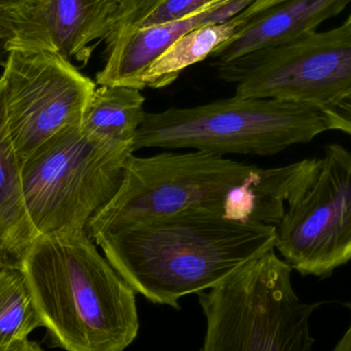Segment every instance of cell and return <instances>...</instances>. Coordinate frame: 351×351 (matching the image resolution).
I'll list each match as a JSON object with an SVG mask.
<instances>
[{"label":"cell","mask_w":351,"mask_h":351,"mask_svg":"<svg viewBox=\"0 0 351 351\" xmlns=\"http://www.w3.org/2000/svg\"><path fill=\"white\" fill-rule=\"evenodd\" d=\"M329 131H340L351 137V94L346 98L322 107Z\"/></svg>","instance_id":"18"},{"label":"cell","mask_w":351,"mask_h":351,"mask_svg":"<svg viewBox=\"0 0 351 351\" xmlns=\"http://www.w3.org/2000/svg\"><path fill=\"white\" fill-rule=\"evenodd\" d=\"M19 268L56 348L123 351L137 338L136 292L86 230L39 235Z\"/></svg>","instance_id":"3"},{"label":"cell","mask_w":351,"mask_h":351,"mask_svg":"<svg viewBox=\"0 0 351 351\" xmlns=\"http://www.w3.org/2000/svg\"><path fill=\"white\" fill-rule=\"evenodd\" d=\"M119 0H43L0 16L8 49L47 51L86 64L112 31Z\"/></svg>","instance_id":"10"},{"label":"cell","mask_w":351,"mask_h":351,"mask_svg":"<svg viewBox=\"0 0 351 351\" xmlns=\"http://www.w3.org/2000/svg\"><path fill=\"white\" fill-rule=\"evenodd\" d=\"M145 97L138 88L99 86L82 119L84 131L132 146L147 112Z\"/></svg>","instance_id":"15"},{"label":"cell","mask_w":351,"mask_h":351,"mask_svg":"<svg viewBox=\"0 0 351 351\" xmlns=\"http://www.w3.org/2000/svg\"><path fill=\"white\" fill-rule=\"evenodd\" d=\"M133 147L84 131L62 130L22 162L23 192L39 235L86 230L121 185Z\"/></svg>","instance_id":"6"},{"label":"cell","mask_w":351,"mask_h":351,"mask_svg":"<svg viewBox=\"0 0 351 351\" xmlns=\"http://www.w3.org/2000/svg\"><path fill=\"white\" fill-rule=\"evenodd\" d=\"M0 80L22 162L62 130L82 125L97 88L69 60L47 51L12 49Z\"/></svg>","instance_id":"9"},{"label":"cell","mask_w":351,"mask_h":351,"mask_svg":"<svg viewBox=\"0 0 351 351\" xmlns=\"http://www.w3.org/2000/svg\"><path fill=\"white\" fill-rule=\"evenodd\" d=\"M43 0H0V16L28 10Z\"/></svg>","instance_id":"19"},{"label":"cell","mask_w":351,"mask_h":351,"mask_svg":"<svg viewBox=\"0 0 351 351\" xmlns=\"http://www.w3.org/2000/svg\"><path fill=\"white\" fill-rule=\"evenodd\" d=\"M43 327L34 299L19 267L0 272V351H6L28 339Z\"/></svg>","instance_id":"16"},{"label":"cell","mask_w":351,"mask_h":351,"mask_svg":"<svg viewBox=\"0 0 351 351\" xmlns=\"http://www.w3.org/2000/svg\"><path fill=\"white\" fill-rule=\"evenodd\" d=\"M255 0H217L186 18L147 28L130 29L107 41L98 86H123L143 90L142 76L178 38L198 27L224 22Z\"/></svg>","instance_id":"11"},{"label":"cell","mask_w":351,"mask_h":351,"mask_svg":"<svg viewBox=\"0 0 351 351\" xmlns=\"http://www.w3.org/2000/svg\"><path fill=\"white\" fill-rule=\"evenodd\" d=\"M344 24L348 25V26L350 27V28H351V12H350V16H348V18L346 19V22H344Z\"/></svg>","instance_id":"25"},{"label":"cell","mask_w":351,"mask_h":351,"mask_svg":"<svg viewBox=\"0 0 351 351\" xmlns=\"http://www.w3.org/2000/svg\"><path fill=\"white\" fill-rule=\"evenodd\" d=\"M215 1L217 0H119L112 31L105 43L123 31L186 18Z\"/></svg>","instance_id":"17"},{"label":"cell","mask_w":351,"mask_h":351,"mask_svg":"<svg viewBox=\"0 0 351 351\" xmlns=\"http://www.w3.org/2000/svg\"><path fill=\"white\" fill-rule=\"evenodd\" d=\"M329 131L321 107L267 98L220 99L194 107L147 112L134 152L192 149L217 156H272Z\"/></svg>","instance_id":"4"},{"label":"cell","mask_w":351,"mask_h":351,"mask_svg":"<svg viewBox=\"0 0 351 351\" xmlns=\"http://www.w3.org/2000/svg\"><path fill=\"white\" fill-rule=\"evenodd\" d=\"M10 49H8V38L4 29L0 26V65L4 66L8 60Z\"/></svg>","instance_id":"22"},{"label":"cell","mask_w":351,"mask_h":351,"mask_svg":"<svg viewBox=\"0 0 351 351\" xmlns=\"http://www.w3.org/2000/svg\"><path fill=\"white\" fill-rule=\"evenodd\" d=\"M346 306L350 309L351 315V302L346 303ZM332 351H351V321L350 325L348 326V330L346 333L342 336L341 339L337 342L335 348Z\"/></svg>","instance_id":"20"},{"label":"cell","mask_w":351,"mask_h":351,"mask_svg":"<svg viewBox=\"0 0 351 351\" xmlns=\"http://www.w3.org/2000/svg\"><path fill=\"white\" fill-rule=\"evenodd\" d=\"M351 0H282L243 16V26L215 49L214 63H227L243 56L278 47L315 31L325 21L338 16Z\"/></svg>","instance_id":"12"},{"label":"cell","mask_w":351,"mask_h":351,"mask_svg":"<svg viewBox=\"0 0 351 351\" xmlns=\"http://www.w3.org/2000/svg\"><path fill=\"white\" fill-rule=\"evenodd\" d=\"M321 158L264 169L210 152L131 154L119 190L88 221L86 232L99 235L142 219L183 210H204L232 220L276 226L286 202L315 179Z\"/></svg>","instance_id":"1"},{"label":"cell","mask_w":351,"mask_h":351,"mask_svg":"<svg viewBox=\"0 0 351 351\" xmlns=\"http://www.w3.org/2000/svg\"><path fill=\"white\" fill-rule=\"evenodd\" d=\"M292 271L272 249L199 293L206 317L200 351H311V319L322 303L299 298Z\"/></svg>","instance_id":"5"},{"label":"cell","mask_w":351,"mask_h":351,"mask_svg":"<svg viewBox=\"0 0 351 351\" xmlns=\"http://www.w3.org/2000/svg\"><path fill=\"white\" fill-rule=\"evenodd\" d=\"M278 250L301 276L328 278L351 260V152L325 149L308 187L288 204L276 225Z\"/></svg>","instance_id":"8"},{"label":"cell","mask_w":351,"mask_h":351,"mask_svg":"<svg viewBox=\"0 0 351 351\" xmlns=\"http://www.w3.org/2000/svg\"><path fill=\"white\" fill-rule=\"evenodd\" d=\"M8 267H10V266H8V264L4 262V260L0 257V272H1L2 270L5 269V268Z\"/></svg>","instance_id":"24"},{"label":"cell","mask_w":351,"mask_h":351,"mask_svg":"<svg viewBox=\"0 0 351 351\" xmlns=\"http://www.w3.org/2000/svg\"><path fill=\"white\" fill-rule=\"evenodd\" d=\"M276 227L204 210L142 219L94 239L136 293L178 307L210 290L270 250Z\"/></svg>","instance_id":"2"},{"label":"cell","mask_w":351,"mask_h":351,"mask_svg":"<svg viewBox=\"0 0 351 351\" xmlns=\"http://www.w3.org/2000/svg\"><path fill=\"white\" fill-rule=\"evenodd\" d=\"M241 12L220 23L198 27L178 38L142 76L143 88L154 90L171 86L182 72L210 57L215 49L226 43L245 24Z\"/></svg>","instance_id":"14"},{"label":"cell","mask_w":351,"mask_h":351,"mask_svg":"<svg viewBox=\"0 0 351 351\" xmlns=\"http://www.w3.org/2000/svg\"><path fill=\"white\" fill-rule=\"evenodd\" d=\"M235 96L325 107L351 94V28L311 31L289 43L213 63Z\"/></svg>","instance_id":"7"},{"label":"cell","mask_w":351,"mask_h":351,"mask_svg":"<svg viewBox=\"0 0 351 351\" xmlns=\"http://www.w3.org/2000/svg\"><path fill=\"white\" fill-rule=\"evenodd\" d=\"M38 237L25 204L22 160L8 128L5 94L0 80V257L10 267H19Z\"/></svg>","instance_id":"13"},{"label":"cell","mask_w":351,"mask_h":351,"mask_svg":"<svg viewBox=\"0 0 351 351\" xmlns=\"http://www.w3.org/2000/svg\"><path fill=\"white\" fill-rule=\"evenodd\" d=\"M6 351H43L36 342L29 341L28 339L20 342L14 348Z\"/></svg>","instance_id":"23"},{"label":"cell","mask_w":351,"mask_h":351,"mask_svg":"<svg viewBox=\"0 0 351 351\" xmlns=\"http://www.w3.org/2000/svg\"><path fill=\"white\" fill-rule=\"evenodd\" d=\"M278 1H282V0H255L253 3L250 4L247 8L243 10V12H245V16H250V14H255V12L264 10V8H268V6L272 5V4Z\"/></svg>","instance_id":"21"}]
</instances>
